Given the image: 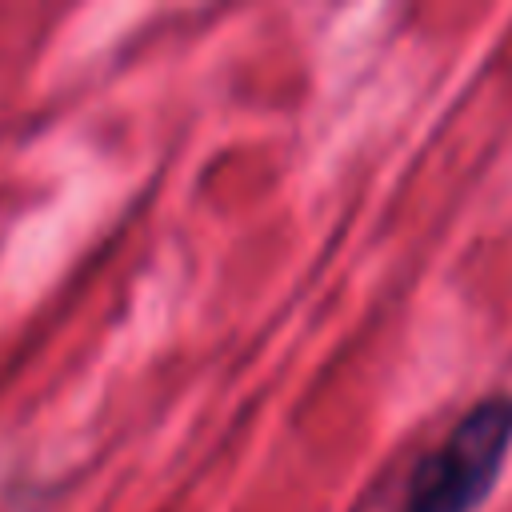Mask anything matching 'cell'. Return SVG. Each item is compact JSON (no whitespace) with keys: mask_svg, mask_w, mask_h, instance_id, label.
Segmentation results:
<instances>
[{"mask_svg":"<svg viewBox=\"0 0 512 512\" xmlns=\"http://www.w3.org/2000/svg\"><path fill=\"white\" fill-rule=\"evenodd\" d=\"M512 452V392L476 400L452 432L416 460L396 512H476Z\"/></svg>","mask_w":512,"mask_h":512,"instance_id":"6da1fadb","label":"cell"}]
</instances>
